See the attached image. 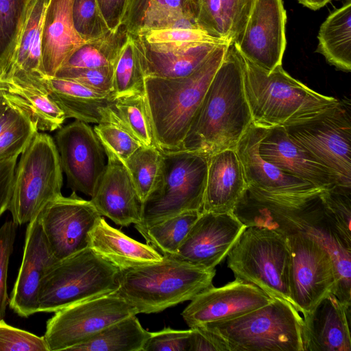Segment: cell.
<instances>
[{
    "mask_svg": "<svg viewBox=\"0 0 351 351\" xmlns=\"http://www.w3.org/2000/svg\"><path fill=\"white\" fill-rule=\"evenodd\" d=\"M128 37L129 33L121 23L115 30L110 29L97 38L86 41L72 53L61 68L114 66Z\"/></svg>",
    "mask_w": 351,
    "mask_h": 351,
    "instance_id": "cell-35",
    "label": "cell"
},
{
    "mask_svg": "<svg viewBox=\"0 0 351 351\" xmlns=\"http://www.w3.org/2000/svg\"><path fill=\"white\" fill-rule=\"evenodd\" d=\"M58 261L48 247L38 215L28 223L23 260L8 301L10 308L19 316L27 317L38 313V297L42 279Z\"/></svg>",
    "mask_w": 351,
    "mask_h": 351,
    "instance_id": "cell-20",
    "label": "cell"
},
{
    "mask_svg": "<svg viewBox=\"0 0 351 351\" xmlns=\"http://www.w3.org/2000/svg\"><path fill=\"white\" fill-rule=\"evenodd\" d=\"M0 351H48L43 336L14 328L0 320Z\"/></svg>",
    "mask_w": 351,
    "mask_h": 351,
    "instance_id": "cell-46",
    "label": "cell"
},
{
    "mask_svg": "<svg viewBox=\"0 0 351 351\" xmlns=\"http://www.w3.org/2000/svg\"><path fill=\"white\" fill-rule=\"evenodd\" d=\"M139 37L149 43H230L215 38L198 28H167L151 30Z\"/></svg>",
    "mask_w": 351,
    "mask_h": 351,
    "instance_id": "cell-47",
    "label": "cell"
},
{
    "mask_svg": "<svg viewBox=\"0 0 351 351\" xmlns=\"http://www.w3.org/2000/svg\"><path fill=\"white\" fill-rule=\"evenodd\" d=\"M19 114L20 112L8 105L0 95V134Z\"/></svg>",
    "mask_w": 351,
    "mask_h": 351,
    "instance_id": "cell-53",
    "label": "cell"
},
{
    "mask_svg": "<svg viewBox=\"0 0 351 351\" xmlns=\"http://www.w3.org/2000/svg\"><path fill=\"white\" fill-rule=\"evenodd\" d=\"M191 329L176 330L170 328L150 332L143 351H189Z\"/></svg>",
    "mask_w": 351,
    "mask_h": 351,
    "instance_id": "cell-49",
    "label": "cell"
},
{
    "mask_svg": "<svg viewBox=\"0 0 351 351\" xmlns=\"http://www.w3.org/2000/svg\"><path fill=\"white\" fill-rule=\"evenodd\" d=\"M200 213L198 210L182 212L150 226L141 235L147 244L163 256H172Z\"/></svg>",
    "mask_w": 351,
    "mask_h": 351,
    "instance_id": "cell-38",
    "label": "cell"
},
{
    "mask_svg": "<svg viewBox=\"0 0 351 351\" xmlns=\"http://www.w3.org/2000/svg\"><path fill=\"white\" fill-rule=\"evenodd\" d=\"M258 151L264 160L282 171L322 190L339 184L335 174L296 144L284 127L263 128Z\"/></svg>",
    "mask_w": 351,
    "mask_h": 351,
    "instance_id": "cell-21",
    "label": "cell"
},
{
    "mask_svg": "<svg viewBox=\"0 0 351 351\" xmlns=\"http://www.w3.org/2000/svg\"><path fill=\"white\" fill-rule=\"evenodd\" d=\"M286 21L283 0H254L245 27L233 44L244 58L271 71L282 65Z\"/></svg>",
    "mask_w": 351,
    "mask_h": 351,
    "instance_id": "cell-16",
    "label": "cell"
},
{
    "mask_svg": "<svg viewBox=\"0 0 351 351\" xmlns=\"http://www.w3.org/2000/svg\"><path fill=\"white\" fill-rule=\"evenodd\" d=\"M136 315L121 319L107 326L88 341L72 351H143L150 335Z\"/></svg>",
    "mask_w": 351,
    "mask_h": 351,
    "instance_id": "cell-34",
    "label": "cell"
},
{
    "mask_svg": "<svg viewBox=\"0 0 351 351\" xmlns=\"http://www.w3.org/2000/svg\"><path fill=\"white\" fill-rule=\"evenodd\" d=\"M274 298L239 278L209 287L193 298L182 313L189 328L234 319L258 308Z\"/></svg>",
    "mask_w": 351,
    "mask_h": 351,
    "instance_id": "cell-19",
    "label": "cell"
},
{
    "mask_svg": "<svg viewBox=\"0 0 351 351\" xmlns=\"http://www.w3.org/2000/svg\"><path fill=\"white\" fill-rule=\"evenodd\" d=\"M246 189L242 165L234 149L210 155L201 212H233Z\"/></svg>",
    "mask_w": 351,
    "mask_h": 351,
    "instance_id": "cell-26",
    "label": "cell"
},
{
    "mask_svg": "<svg viewBox=\"0 0 351 351\" xmlns=\"http://www.w3.org/2000/svg\"><path fill=\"white\" fill-rule=\"evenodd\" d=\"M303 6L312 10H317L332 0H297Z\"/></svg>",
    "mask_w": 351,
    "mask_h": 351,
    "instance_id": "cell-54",
    "label": "cell"
},
{
    "mask_svg": "<svg viewBox=\"0 0 351 351\" xmlns=\"http://www.w3.org/2000/svg\"><path fill=\"white\" fill-rule=\"evenodd\" d=\"M189 351H227L223 344L201 326L190 328Z\"/></svg>",
    "mask_w": 351,
    "mask_h": 351,
    "instance_id": "cell-51",
    "label": "cell"
},
{
    "mask_svg": "<svg viewBox=\"0 0 351 351\" xmlns=\"http://www.w3.org/2000/svg\"><path fill=\"white\" fill-rule=\"evenodd\" d=\"M324 211L337 232L351 246V187L337 184L319 195Z\"/></svg>",
    "mask_w": 351,
    "mask_h": 351,
    "instance_id": "cell-41",
    "label": "cell"
},
{
    "mask_svg": "<svg viewBox=\"0 0 351 351\" xmlns=\"http://www.w3.org/2000/svg\"><path fill=\"white\" fill-rule=\"evenodd\" d=\"M162 162L161 149L141 146L123 162L143 203L159 180Z\"/></svg>",
    "mask_w": 351,
    "mask_h": 351,
    "instance_id": "cell-40",
    "label": "cell"
},
{
    "mask_svg": "<svg viewBox=\"0 0 351 351\" xmlns=\"http://www.w3.org/2000/svg\"><path fill=\"white\" fill-rule=\"evenodd\" d=\"M243 59L245 92L256 125L286 127L302 123L339 101L308 88L287 73L282 65L269 72Z\"/></svg>",
    "mask_w": 351,
    "mask_h": 351,
    "instance_id": "cell-4",
    "label": "cell"
},
{
    "mask_svg": "<svg viewBox=\"0 0 351 351\" xmlns=\"http://www.w3.org/2000/svg\"><path fill=\"white\" fill-rule=\"evenodd\" d=\"M114 66L62 67L56 72L54 77L77 82L100 93L112 94Z\"/></svg>",
    "mask_w": 351,
    "mask_h": 351,
    "instance_id": "cell-45",
    "label": "cell"
},
{
    "mask_svg": "<svg viewBox=\"0 0 351 351\" xmlns=\"http://www.w3.org/2000/svg\"><path fill=\"white\" fill-rule=\"evenodd\" d=\"M230 44H219L206 61L187 76L145 77V94L160 149H181L193 119Z\"/></svg>",
    "mask_w": 351,
    "mask_h": 351,
    "instance_id": "cell-3",
    "label": "cell"
},
{
    "mask_svg": "<svg viewBox=\"0 0 351 351\" xmlns=\"http://www.w3.org/2000/svg\"><path fill=\"white\" fill-rule=\"evenodd\" d=\"M73 0H49L41 36L42 69L54 77L72 53L86 41L76 32L72 19Z\"/></svg>",
    "mask_w": 351,
    "mask_h": 351,
    "instance_id": "cell-25",
    "label": "cell"
},
{
    "mask_svg": "<svg viewBox=\"0 0 351 351\" xmlns=\"http://www.w3.org/2000/svg\"><path fill=\"white\" fill-rule=\"evenodd\" d=\"M138 37L146 77L179 78L201 66L221 43H149Z\"/></svg>",
    "mask_w": 351,
    "mask_h": 351,
    "instance_id": "cell-27",
    "label": "cell"
},
{
    "mask_svg": "<svg viewBox=\"0 0 351 351\" xmlns=\"http://www.w3.org/2000/svg\"><path fill=\"white\" fill-rule=\"evenodd\" d=\"M93 130L105 154L114 155L123 163L143 146L127 130L112 123L97 124Z\"/></svg>",
    "mask_w": 351,
    "mask_h": 351,
    "instance_id": "cell-43",
    "label": "cell"
},
{
    "mask_svg": "<svg viewBox=\"0 0 351 351\" xmlns=\"http://www.w3.org/2000/svg\"><path fill=\"white\" fill-rule=\"evenodd\" d=\"M246 227L233 212H201L176 254L170 257L199 267L215 269Z\"/></svg>",
    "mask_w": 351,
    "mask_h": 351,
    "instance_id": "cell-18",
    "label": "cell"
},
{
    "mask_svg": "<svg viewBox=\"0 0 351 351\" xmlns=\"http://www.w3.org/2000/svg\"><path fill=\"white\" fill-rule=\"evenodd\" d=\"M122 23L139 36L167 28H198L191 0H128Z\"/></svg>",
    "mask_w": 351,
    "mask_h": 351,
    "instance_id": "cell-28",
    "label": "cell"
},
{
    "mask_svg": "<svg viewBox=\"0 0 351 351\" xmlns=\"http://www.w3.org/2000/svg\"><path fill=\"white\" fill-rule=\"evenodd\" d=\"M350 100L322 114L284 127L289 137L336 176L338 184L351 187V109Z\"/></svg>",
    "mask_w": 351,
    "mask_h": 351,
    "instance_id": "cell-11",
    "label": "cell"
},
{
    "mask_svg": "<svg viewBox=\"0 0 351 351\" xmlns=\"http://www.w3.org/2000/svg\"><path fill=\"white\" fill-rule=\"evenodd\" d=\"M96 1L108 28L115 30L123 22L128 0Z\"/></svg>",
    "mask_w": 351,
    "mask_h": 351,
    "instance_id": "cell-52",
    "label": "cell"
},
{
    "mask_svg": "<svg viewBox=\"0 0 351 351\" xmlns=\"http://www.w3.org/2000/svg\"><path fill=\"white\" fill-rule=\"evenodd\" d=\"M37 132L36 126L20 113L0 134V160L19 157Z\"/></svg>",
    "mask_w": 351,
    "mask_h": 351,
    "instance_id": "cell-44",
    "label": "cell"
},
{
    "mask_svg": "<svg viewBox=\"0 0 351 351\" xmlns=\"http://www.w3.org/2000/svg\"><path fill=\"white\" fill-rule=\"evenodd\" d=\"M120 270L89 247L51 265L42 279L38 313H55L71 304L115 293Z\"/></svg>",
    "mask_w": 351,
    "mask_h": 351,
    "instance_id": "cell-8",
    "label": "cell"
},
{
    "mask_svg": "<svg viewBox=\"0 0 351 351\" xmlns=\"http://www.w3.org/2000/svg\"><path fill=\"white\" fill-rule=\"evenodd\" d=\"M68 186L90 197L106 169V154L93 128L75 120L59 128L56 136Z\"/></svg>",
    "mask_w": 351,
    "mask_h": 351,
    "instance_id": "cell-17",
    "label": "cell"
},
{
    "mask_svg": "<svg viewBox=\"0 0 351 351\" xmlns=\"http://www.w3.org/2000/svg\"><path fill=\"white\" fill-rule=\"evenodd\" d=\"M72 19L76 32L85 41L97 38L110 30L96 0H73Z\"/></svg>",
    "mask_w": 351,
    "mask_h": 351,
    "instance_id": "cell-42",
    "label": "cell"
},
{
    "mask_svg": "<svg viewBox=\"0 0 351 351\" xmlns=\"http://www.w3.org/2000/svg\"><path fill=\"white\" fill-rule=\"evenodd\" d=\"M254 0H191L197 26L210 36L233 43L243 31Z\"/></svg>",
    "mask_w": 351,
    "mask_h": 351,
    "instance_id": "cell-32",
    "label": "cell"
},
{
    "mask_svg": "<svg viewBox=\"0 0 351 351\" xmlns=\"http://www.w3.org/2000/svg\"><path fill=\"white\" fill-rule=\"evenodd\" d=\"M303 351H351L350 306L333 293L303 315Z\"/></svg>",
    "mask_w": 351,
    "mask_h": 351,
    "instance_id": "cell-23",
    "label": "cell"
},
{
    "mask_svg": "<svg viewBox=\"0 0 351 351\" xmlns=\"http://www.w3.org/2000/svg\"><path fill=\"white\" fill-rule=\"evenodd\" d=\"M162 154L159 180L143 203L140 223L134 225L141 234L173 215L202 210L209 156L184 149Z\"/></svg>",
    "mask_w": 351,
    "mask_h": 351,
    "instance_id": "cell-7",
    "label": "cell"
},
{
    "mask_svg": "<svg viewBox=\"0 0 351 351\" xmlns=\"http://www.w3.org/2000/svg\"><path fill=\"white\" fill-rule=\"evenodd\" d=\"M215 269L194 266L170 256L120 271L115 293L138 313H154L191 300L213 287Z\"/></svg>",
    "mask_w": 351,
    "mask_h": 351,
    "instance_id": "cell-5",
    "label": "cell"
},
{
    "mask_svg": "<svg viewBox=\"0 0 351 351\" xmlns=\"http://www.w3.org/2000/svg\"><path fill=\"white\" fill-rule=\"evenodd\" d=\"M17 224L12 220L0 228V320L3 319L8 303L7 293L8 269L16 234Z\"/></svg>",
    "mask_w": 351,
    "mask_h": 351,
    "instance_id": "cell-48",
    "label": "cell"
},
{
    "mask_svg": "<svg viewBox=\"0 0 351 351\" xmlns=\"http://www.w3.org/2000/svg\"><path fill=\"white\" fill-rule=\"evenodd\" d=\"M34 0H0V79L10 71L19 38Z\"/></svg>",
    "mask_w": 351,
    "mask_h": 351,
    "instance_id": "cell-36",
    "label": "cell"
},
{
    "mask_svg": "<svg viewBox=\"0 0 351 351\" xmlns=\"http://www.w3.org/2000/svg\"><path fill=\"white\" fill-rule=\"evenodd\" d=\"M18 156L0 160V217L8 210Z\"/></svg>",
    "mask_w": 351,
    "mask_h": 351,
    "instance_id": "cell-50",
    "label": "cell"
},
{
    "mask_svg": "<svg viewBox=\"0 0 351 351\" xmlns=\"http://www.w3.org/2000/svg\"><path fill=\"white\" fill-rule=\"evenodd\" d=\"M88 247L120 271L161 261L163 256L148 244L132 239L101 216L88 234Z\"/></svg>",
    "mask_w": 351,
    "mask_h": 351,
    "instance_id": "cell-29",
    "label": "cell"
},
{
    "mask_svg": "<svg viewBox=\"0 0 351 351\" xmlns=\"http://www.w3.org/2000/svg\"><path fill=\"white\" fill-rule=\"evenodd\" d=\"M145 77L138 37L129 34L128 39L114 66L113 95L117 99L144 93Z\"/></svg>",
    "mask_w": 351,
    "mask_h": 351,
    "instance_id": "cell-37",
    "label": "cell"
},
{
    "mask_svg": "<svg viewBox=\"0 0 351 351\" xmlns=\"http://www.w3.org/2000/svg\"><path fill=\"white\" fill-rule=\"evenodd\" d=\"M101 215L75 191L48 203L39 213L48 247L58 261L88 247V234Z\"/></svg>",
    "mask_w": 351,
    "mask_h": 351,
    "instance_id": "cell-15",
    "label": "cell"
},
{
    "mask_svg": "<svg viewBox=\"0 0 351 351\" xmlns=\"http://www.w3.org/2000/svg\"><path fill=\"white\" fill-rule=\"evenodd\" d=\"M116 108L125 130L143 146L159 148L145 93L117 98Z\"/></svg>",
    "mask_w": 351,
    "mask_h": 351,
    "instance_id": "cell-39",
    "label": "cell"
},
{
    "mask_svg": "<svg viewBox=\"0 0 351 351\" xmlns=\"http://www.w3.org/2000/svg\"><path fill=\"white\" fill-rule=\"evenodd\" d=\"M49 1H33L22 29L12 68L5 77L38 86L45 85L47 76L42 69L41 36Z\"/></svg>",
    "mask_w": 351,
    "mask_h": 351,
    "instance_id": "cell-31",
    "label": "cell"
},
{
    "mask_svg": "<svg viewBox=\"0 0 351 351\" xmlns=\"http://www.w3.org/2000/svg\"><path fill=\"white\" fill-rule=\"evenodd\" d=\"M302 323L294 306L274 298L234 319L199 326L214 335L227 351H303Z\"/></svg>",
    "mask_w": 351,
    "mask_h": 351,
    "instance_id": "cell-6",
    "label": "cell"
},
{
    "mask_svg": "<svg viewBox=\"0 0 351 351\" xmlns=\"http://www.w3.org/2000/svg\"><path fill=\"white\" fill-rule=\"evenodd\" d=\"M227 258L228 267L235 278L293 306L289 290L290 251L283 235L264 227L247 226Z\"/></svg>",
    "mask_w": 351,
    "mask_h": 351,
    "instance_id": "cell-10",
    "label": "cell"
},
{
    "mask_svg": "<svg viewBox=\"0 0 351 351\" xmlns=\"http://www.w3.org/2000/svg\"><path fill=\"white\" fill-rule=\"evenodd\" d=\"M106 156L105 171L90 201L101 216L116 224L137 225L141 219L143 202L125 165L112 154Z\"/></svg>",
    "mask_w": 351,
    "mask_h": 351,
    "instance_id": "cell-22",
    "label": "cell"
},
{
    "mask_svg": "<svg viewBox=\"0 0 351 351\" xmlns=\"http://www.w3.org/2000/svg\"><path fill=\"white\" fill-rule=\"evenodd\" d=\"M263 128L252 123L234 149L250 193L259 199L286 204L318 196L324 190L285 173L261 156L258 145Z\"/></svg>",
    "mask_w": 351,
    "mask_h": 351,
    "instance_id": "cell-14",
    "label": "cell"
},
{
    "mask_svg": "<svg viewBox=\"0 0 351 351\" xmlns=\"http://www.w3.org/2000/svg\"><path fill=\"white\" fill-rule=\"evenodd\" d=\"M45 86L49 97L64 112L66 119L87 123H112L124 128L112 94L96 92L77 82L47 77Z\"/></svg>",
    "mask_w": 351,
    "mask_h": 351,
    "instance_id": "cell-24",
    "label": "cell"
},
{
    "mask_svg": "<svg viewBox=\"0 0 351 351\" xmlns=\"http://www.w3.org/2000/svg\"><path fill=\"white\" fill-rule=\"evenodd\" d=\"M137 310L115 293L77 302L55 312L43 335L48 351L71 350Z\"/></svg>",
    "mask_w": 351,
    "mask_h": 351,
    "instance_id": "cell-12",
    "label": "cell"
},
{
    "mask_svg": "<svg viewBox=\"0 0 351 351\" xmlns=\"http://www.w3.org/2000/svg\"><path fill=\"white\" fill-rule=\"evenodd\" d=\"M291 256L289 290L293 306L302 315L330 293L337 276L329 252L314 238L300 231L286 232Z\"/></svg>",
    "mask_w": 351,
    "mask_h": 351,
    "instance_id": "cell-13",
    "label": "cell"
},
{
    "mask_svg": "<svg viewBox=\"0 0 351 351\" xmlns=\"http://www.w3.org/2000/svg\"><path fill=\"white\" fill-rule=\"evenodd\" d=\"M252 124L243 81V59L233 43L213 76L180 149L208 156L235 149Z\"/></svg>",
    "mask_w": 351,
    "mask_h": 351,
    "instance_id": "cell-1",
    "label": "cell"
},
{
    "mask_svg": "<svg viewBox=\"0 0 351 351\" xmlns=\"http://www.w3.org/2000/svg\"><path fill=\"white\" fill-rule=\"evenodd\" d=\"M316 51L337 69L351 71V1L335 10L320 25Z\"/></svg>",
    "mask_w": 351,
    "mask_h": 351,
    "instance_id": "cell-33",
    "label": "cell"
},
{
    "mask_svg": "<svg viewBox=\"0 0 351 351\" xmlns=\"http://www.w3.org/2000/svg\"><path fill=\"white\" fill-rule=\"evenodd\" d=\"M0 95L38 131L53 132L60 128L66 119L64 112L49 97L46 86L5 77L0 79Z\"/></svg>",
    "mask_w": 351,
    "mask_h": 351,
    "instance_id": "cell-30",
    "label": "cell"
},
{
    "mask_svg": "<svg viewBox=\"0 0 351 351\" xmlns=\"http://www.w3.org/2000/svg\"><path fill=\"white\" fill-rule=\"evenodd\" d=\"M319 195L286 204L257 198L246 189L233 213L246 226L264 227L281 234L300 231L314 238L331 256L337 276L335 296L351 306V246L326 217Z\"/></svg>",
    "mask_w": 351,
    "mask_h": 351,
    "instance_id": "cell-2",
    "label": "cell"
},
{
    "mask_svg": "<svg viewBox=\"0 0 351 351\" xmlns=\"http://www.w3.org/2000/svg\"><path fill=\"white\" fill-rule=\"evenodd\" d=\"M62 172L54 140L37 132L14 171L8 210L15 223L30 222L48 203L62 195Z\"/></svg>",
    "mask_w": 351,
    "mask_h": 351,
    "instance_id": "cell-9",
    "label": "cell"
}]
</instances>
